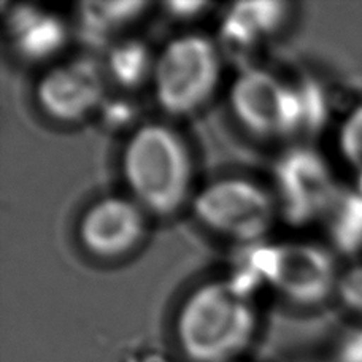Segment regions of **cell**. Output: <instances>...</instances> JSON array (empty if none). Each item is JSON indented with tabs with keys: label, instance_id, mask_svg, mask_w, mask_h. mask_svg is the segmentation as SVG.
<instances>
[{
	"label": "cell",
	"instance_id": "obj_1",
	"mask_svg": "<svg viewBox=\"0 0 362 362\" xmlns=\"http://www.w3.org/2000/svg\"><path fill=\"white\" fill-rule=\"evenodd\" d=\"M255 293L234 275L194 288L177 313L181 353L191 362H234L242 356L259 326Z\"/></svg>",
	"mask_w": 362,
	"mask_h": 362
},
{
	"label": "cell",
	"instance_id": "obj_2",
	"mask_svg": "<svg viewBox=\"0 0 362 362\" xmlns=\"http://www.w3.org/2000/svg\"><path fill=\"white\" fill-rule=\"evenodd\" d=\"M121 172L129 197L148 215H175L196 194L189 146L164 122H146L132 131L121 154Z\"/></svg>",
	"mask_w": 362,
	"mask_h": 362
},
{
	"label": "cell",
	"instance_id": "obj_3",
	"mask_svg": "<svg viewBox=\"0 0 362 362\" xmlns=\"http://www.w3.org/2000/svg\"><path fill=\"white\" fill-rule=\"evenodd\" d=\"M240 272L266 283L294 305L316 307L335 297L341 269L334 251L315 242L259 243L248 247Z\"/></svg>",
	"mask_w": 362,
	"mask_h": 362
},
{
	"label": "cell",
	"instance_id": "obj_4",
	"mask_svg": "<svg viewBox=\"0 0 362 362\" xmlns=\"http://www.w3.org/2000/svg\"><path fill=\"white\" fill-rule=\"evenodd\" d=\"M223 61L218 45L204 34H183L156 54L153 93L159 108L173 118L200 112L221 85Z\"/></svg>",
	"mask_w": 362,
	"mask_h": 362
},
{
	"label": "cell",
	"instance_id": "obj_5",
	"mask_svg": "<svg viewBox=\"0 0 362 362\" xmlns=\"http://www.w3.org/2000/svg\"><path fill=\"white\" fill-rule=\"evenodd\" d=\"M191 209L202 228L247 248L264 243L280 215L274 194L243 177L205 185L194 194Z\"/></svg>",
	"mask_w": 362,
	"mask_h": 362
},
{
	"label": "cell",
	"instance_id": "obj_6",
	"mask_svg": "<svg viewBox=\"0 0 362 362\" xmlns=\"http://www.w3.org/2000/svg\"><path fill=\"white\" fill-rule=\"evenodd\" d=\"M229 108L255 137L288 139L308 132L302 83L293 85L269 70H243L229 89Z\"/></svg>",
	"mask_w": 362,
	"mask_h": 362
},
{
	"label": "cell",
	"instance_id": "obj_7",
	"mask_svg": "<svg viewBox=\"0 0 362 362\" xmlns=\"http://www.w3.org/2000/svg\"><path fill=\"white\" fill-rule=\"evenodd\" d=\"M272 181L278 213L294 226L325 218L339 191L331 167L308 146L281 153L272 169Z\"/></svg>",
	"mask_w": 362,
	"mask_h": 362
},
{
	"label": "cell",
	"instance_id": "obj_8",
	"mask_svg": "<svg viewBox=\"0 0 362 362\" xmlns=\"http://www.w3.org/2000/svg\"><path fill=\"white\" fill-rule=\"evenodd\" d=\"M42 112L62 124H75L99 113L107 100V75L102 64L76 57L51 66L35 88Z\"/></svg>",
	"mask_w": 362,
	"mask_h": 362
},
{
	"label": "cell",
	"instance_id": "obj_9",
	"mask_svg": "<svg viewBox=\"0 0 362 362\" xmlns=\"http://www.w3.org/2000/svg\"><path fill=\"white\" fill-rule=\"evenodd\" d=\"M148 213L129 196H105L83 211L76 235L89 255L118 259L131 255L145 240Z\"/></svg>",
	"mask_w": 362,
	"mask_h": 362
},
{
	"label": "cell",
	"instance_id": "obj_10",
	"mask_svg": "<svg viewBox=\"0 0 362 362\" xmlns=\"http://www.w3.org/2000/svg\"><path fill=\"white\" fill-rule=\"evenodd\" d=\"M5 29L15 54L25 62L54 59L69 42V28L59 15L29 4L11 6Z\"/></svg>",
	"mask_w": 362,
	"mask_h": 362
},
{
	"label": "cell",
	"instance_id": "obj_11",
	"mask_svg": "<svg viewBox=\"0 0 362 362\" xmlns=\"http://www.w3.org/2000/svg\"><path fill=\"white\" fill-rule=\"evenodd\" d=\"M286 2L248 0L232 4L221 21V37L230 48L247 51L281 29L288 18Z\"/></svg>",
	"mask_w": 362,
	"mask_h": 362
},
{
	"label": "cell",
	"instance_id": "obj_12",
	"mask_svg": "<svg viewBox=\"0 0 362 362\" xmlns=\"http://www.w3.org/2000/svg\"><path fill=\"white\" fill-rule=\"evenodd\" d=\"M148 6L150 4L139 0L83 2L78 5V13H76L81 35L89 43L108 48L113 43L115 35L137 21Z\"/></svg>",
	"mask_w": 362,
	"mask_h": 362
},
{
	"label": "cell",
	"instance_id": "obj_13",
	"mask_svg": "<svg viewBox=\"0 0 362 362\" xmlns=\"http://www.w3.org/2000/svg\"><path fill=\"white\" fill-rule=\"evenodd\" d=\"M156 54L144 40L122 38L115 40L105 51L102 64L105 75L124 89H137L151 81Z\"/></svg>",
	"mask_w": 362,
	"mask_h": 362
},
{
	"label": "cell",
	"instance_id": "obj_14",
	"mask_svg": "<svg viewBox=\"0 0 362 362\" xmlns=\"http://www.w3.org/2000/svg\"><path fill=\"white\" fill-rule=\"evenodd\" d=\"M322 221L331 238L332 247L344 255L362 250V189L339 187Z\"/></svg>",
	"mask_w": 362,
	"mask_h": 362
},
{
	"label": "cell",
	"instance_id": "obj_15",
	"mask_svg": "<svg viewBox=\"0 0 362 362\" xmlns=\"http://www.w3.org/2000/svg\"><path fill=\"white\" fill-rule=\"evenodd\" d=\"M337 148L345 164L362 178V103L348 112L340 122Z\"/></svg>",
	"mask_w": 362,
	"mask_h": 362
},
{
	"label": "cell",
	"instance_id": "obj_16",
	"mask_svg": "<svg viewBox=\"0 0 362 362\" xmlns=\"http://www.w3.org/2000/svg\"><path fill=\"white\" fill-rule=\"evenodd\" d=\"M335 299L362 321V262L341 269Z\"/></svg>",
	"mask_w": 362,
	"mask_h": 362
},
{
	"label": "cell",
	"instance_id": "obj_17",
	"mask_svg": "<svg viewBox=\"0 0 362 362\" xmlns=\"http://www.w3.org/2000/svg\"><path fill=\"white\" fill-rule=\"evenodd\" d=\"M337 362H362V322L341 337L337 346Z\"/></svg>",
	"mask_w": 362,
	"mask_h": 362
},
{
	"label": "cell",
	"instance_id": "obj_18",
	"mask_svg": "<svg viewBox=\"0 0 362 362\" xmlns=\"http://www.w3.org/2000/svg\"><path fill=\"white\" fill-rule=\"evenodd\" d=\"M209 6H210V4H205V2H185V0H180V2L164 4L167 15L177 18V19L196 18L199 15H202V11H205Z\"/></svg>",
	"mask_w": 362,
	"mask_h": 362
},
{
	"label": "cell",
	"instance_id": "obj_19",
	"mask_svg": "<svg viewBox=\"0 0 362 362\" xmlns=\"http://www.w3.org/2000/svg\"><path fill=\"white\" fill-rule=\"evenodd\" d=\"M99 113L103 115V118L107 119L110 126H115V127L126 124V122H129V119L132 118V110L129 108V105L119 102H116L115 105H112L108 99L105 100V103H103V107L100 108Z\"/></svg>",
	"mask_w": 362,
	"mask_h": 362
}]
</instances>
